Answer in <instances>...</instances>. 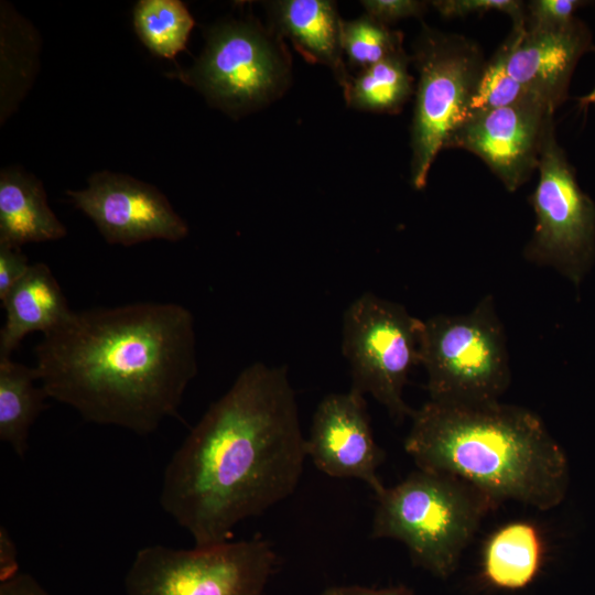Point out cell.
<instances>
[{"label":"cell","instance_id":"obj_1","mask_svg":"<svg viewBox=\"0 0 595 595\" xmlns=\"http://www.w3.org/2000/svg\"><path fill=\"white\" fill-rule=\"evenodd\" d=\"M306 457L288 368L257 361L240 371L174 452L160 505L195 547L225 543L239 522L295 490Z\"/></svg>","mask_w":595,"mask_h":595},{"label":"cell","instance_id":"obj_2","mask_svg":"<svg viewBox=\"0 0 595 595\" xmlns=\"http://www.w3.org/2000/svg\"><path fill=\"white\" fill-rule=\"evenodd\" d=\"M34 353L48 398L139 435L176 415L198 369L194 317L176 303L72 311Z\"/></svg>","mask_w":595,"mask_h":595},{"label":"cell","instance_id":"obj_3","mask_svg":"<svg viewBox=\"0 0 595 595\" xmlns=\"http://www.w3.org/2000/svg\"><path fill=\"white\" fill-rule=\"evenodd\" d=\"M411 419L404 451L418 468L457 476L498 504L549 510L563 501L567 458L534 412L499 400H429Z\"/></svg>","mask_w":595,"mask_h":595},{"label":"cell","instance_id":"obj_4","mask_svg":"<svg viewBox=\"0 0 595 595\" xmlns=\"http://www.w3.org/2000/svg\"><path fill=\"white\" fill-rule=\"evenodd\" d=\"M371 537L402 542L415 565L451 575L480 522L498 502L470 483L420 469L375 495Z\"/></svg>","mask_w":595,"mask_h":595},{"label":"cell","instance_id":"obj_5","mask_svg":"<svg viewBox=\"0 0 595 595\" xmlns=\"http://www.w3.org/2000/svg\"><path fill=\"white\" fill-rule=\"evenodd\" d=\"M420 365L430 400L447 403L498 401L511 380L506 334L493 296L469 313L423 321Z\"/></svg>","mask_w":595,"mask_h":595},{"label":"cell","instance_id":"obj_6","mask_svg":"<svg viewBox=\"0 0 595 595\" xmlns=\"http://www.w3.org/2000/svg\"><path fill=\"white\" fill-rule=\"evenodd\" d=\"M412 61L419 82L411 126V183L421 190L436 155L465 120L486 60L475 41L424 25Z\"/></svg>","mask_w":595,"mask_h":595},{"label":"cell","instance_id":"obj_7","mask_svg":"<svg viewBox=\"0 0 595 595\" xmlns=\"http://www.w3.org/2000/svg\"><path fill=\"white\" fill-rule=\"evenodd\" d=\"M279 555L261 537L190 550L140 549L125 578L127 595H264Z\"/></svg>","mask_w":595,"mask_h":595},{"label":"cell","instance_id":"obj_8","mask_svg":"<svg viewBox=\"0 0 595 595\" xmlns=\"http://www.w3.org/2000/svg\"><path fill=\"white\" fill-rule=\"evenodd\" d=\"M423 321L398 303L366 292L345 310L342 350L351 389L370 394L396 422L412 415L403 399L411 369L420 365Z\"/></svg>","mask_w":595,"mask_h":595},{"label":"cell","instance_id":"obj_9","mask_svg":"<svg viewBox=\"0 0 595 595\" xmlns=\"http://www.w3.org/2000/svg\"><path fill=\"white\" fill-rule=\"evenodd\" d=\"M538 171L539 182L529 197L536 224L523 255L578 286L595 260V203L578 185L554 126L545 137Z\"/></svg>","mask_w":595,"mask_h":595},{"label":"cell","instance_id":"obj_10","mask_svg":"<svg viewBox=\"0 0 595 595\" xmlns=\"http://www.w3.org/2000/svg\"><path fill=\"white\" fill-rule=\"evenodd\" d=\"M196 87L230 113L270 101L288 84L289 63L279 42L252 21H229L214 28L196 63L171 73Z\"/></svg>","mask_w":595,"mask_h":595},{"label":"cell","instance_id":"obj_11","mask_svg":"<svg viewBox=\"0 0 595 595\" xmlns=\"http://www.w3.org/2000/svg\"><path fill=\"white\" fill-rule=\"evenodd\" d=\"M75 207L95 224L110 245L132 246L163 239L178 241L188 226L155 186L130 175L94 173L87 187L66 191Z\"/></svg>","mask_w":595,"mask_h":595},{"label":"cell","instance_id":"obj_12","mask_svg":"<svg viewBox=\"0 0 595 595\" xmlns=\"http://www.w3.org/2000/svg\"><path fill=\"white\" fill-rule=\"evenodd\" d=\"M554 112L536 97L501 107L463 122L447 148L479 156L509 192L523 185L538 170Z\"/></svg>","mask_w":595,"mask_h":595},{"label":"cell","instance_id":"obj_13","mask_svg":"<svg viewBox=\"0 0 595 595\" xmlns=\"http://www.w3.org/2000/svg\"><path fill=\"white\" fill-rule=\"evenodd\" d=\"M307 457L324 474L364 482L380 494L385 486L378 468L385 459L377 444L363 393H329L318 403L306 439Z\"/></svg>","mask_w":595,"mask_h":595},{"label":"cell","instance_id":"obj_14","mask_svg":"<svg viewBox=\"0 0 595 595\" xmlns=\"http://www.w3.org/2000/svg\"><path fill=\"white\" fill-rule=\"evenodd\" d=\"M511 31L510 75L555 112L567 98L577 62L594 47L589 28L575 17L560 26L534 28L524 23L512 25Z\"/></svg>","mask_w":595,"mask_h":595},{"label":"cell","instance_id":"obj_15","mask_svg":"<svg viewBox=\"0 0 595 595\" xmlns=\"http://www.w3.org/2000/svg\"><path fill=\"white\" fill-rule=\"evenodd\" d=\"M1 302L6 317L0 331V359L11 358L28 334H44L72 313L58 281L43 262L32 263Z\"/></svg>","mask_w":595,"mask_h":595},{"label":"cell","instance_id":"obj_16","mask_svg":"<svg viewBox=\"0 0 595 595\" xmlns=\"http://www.w3.org/2000/svg\"><path fill=\"white\" fill-rule=\"evenodd\" d=\"M279 31L285 34L302 56L315 64L328 66L336 80L346 87L350 76L344 61L340 42L343 20L336 4L327 0H283L273 4Z\"/></svg>","mask_w":595,"mask_h":595},{"label":"cell","instance_id":"obj_17","mask_svg":"<svg viewBox=\"0 0 595 595\" xmlns=\"http://www.w3.org/2000/svg\"><path fill=\"white\" fill-rule=\"evenodd\" d=\"M67 235L35 176L15 167L0 173V244L22 247Z\"/></svg>","mask_w":595,"mask_h":595},{"label":"cell","instance_id":"obj_18","mask_svg":"<svg viewBox=\"0 0 595 595\" xmlns=\"http://www.w3.org/2000/svg\"><path fill=\"white\" fill-rule=\"evenodd\" d=\"M543 555L539 529L529 521H511L494 531L485 543L484 580L497 588H524L537 577Z\"/></svg>","mask_w":595,"mask_h":595},{"label":"cell","instance_id":"obj_19","mask_svg":"<svg viewBox=\"0 0 595 595\" xmlns=\"http://www.w3.org/2000/svg\"><path fill=\"white\" fill-rule=\"evenodd\" d=\"M34 367L0 359V440L23 458L31 426L48 398Z\"/></svg>","mask_w":595,"mask_h":595},{"label":"cell","instance_id":"obj_20","mask_svg":"<svg viewBox=\"0 0 595 595\" xmlns=\"http://www.w3.org/2000/svg\"><path fill=\"white\" fill-rule=\"evenodd\" d=\"M409 62L402 51L361 69L344 88L347 105L363 111L399 112L413 93Z\"/></svg>","mask_w":595,"mask_h":595},{"label":"cell","instance_id":"obj_21","mask_svg":"<svg viewBox=\"0 0 595 595\" xmlns=\"http://www.w3.org/2000/svg\"><path fill=\"white\" fill-rule=\"evenodd\" d=\"M194 23L178 0H140L133 10L136 33L153 55L162 58H173L185 48Z\"/></svg>","mask_w":595,"mask_h":595},{"label":"cell","instance_id":"obj_22","mask_svg":"<svg viewBox=\"0 0 595 595\" xmlns=\"http://www.w3.org/2000/svg\"><path fill=\"white\" fill-rule=\"evenodd\" d=\"M512 43L513 32L510 31L494 55L485 62L470 96L464 122L531 96L508 71Z\"/></svg>","mask_w":595,"mask_h":595},{"label":"cell","instance_id":"obj_23","mask_svg":"<svg viewBox=\"0 0 595 595\" xmlns=\"http://www.w3.org/2000/svg\"><path fill=\"white\" fill-rule=\"evenodd\" d=\"M340 42L349 63L360 71L404 51L403 34L367 13L356 20L343 21Z\"/></svg>","mask_w":595,"mask_h":595},{"label":"cell","instance_id":"obj_24","mask_svg":"<svg viewBox=\"0 0 595 595\" xmlns=\"http://www.w3.org/2000/svg\"><path fill=\"white\" fill-rule=\"evenodd\" d=\"M431 3L447 19L498 11L508 14L512 25L526 23V4L518 0H441Z\"/></svg>","mask_w":595,"mask_h":595},{"label":"cell","instance_id":"obj_25","mask_svg":"<svg viewBox=\"0 0 595 595\" xmlns=\"http://www.w3.org/2000/svg\"><path fill=\"white\" fill-rule=\"evenodd\" d=\"M587 3L588 1L583 0H532L526 4V25L534 28L564 25Z\"/></svg>","mask_w":595,"mask_h":595},{"label":"cell","instance_id":"obj_26","mask_svg":"<svg viewBox=\"0 0 595 595\" xmlns=\"http://www.w3.org/2000/svg\"><path fill=\"white\" fill-rule=\"evenodd\" d=\"M366 12L377 21L388 25L401 19L422 17L426 4L416 0H365Z\"/></svg>","mask_w":595,"mask_h":595},{"label":"cell","instance_id":"obj_27","mask_svg":"<svg viewBox=\"0 0 595 595\" xmlns=\"http://www.w3.org/2000/svg\"><path fill=\"white\" fill-rule=\"evenodd\" d=\"M32 263L22 252L21 247L0 244V300L2 301L10 290L28 272Z\"/></svg>","mask_w":595,"mask_h":595},{"label":"cell","instance_id":"obj_28","mask_svg":"<svg viewBox=\"0 0 595 595\" xmlns=\"http://www.w3.org/2000/svg\"><path fill=\"white\" fill-rule=\"evenodd\" d=\"M19 570L18 552L9 531L0 528V582L15 576Z\"/></svg>","mask_w":595,"mask_h":595},{"label":"cell","instance_id":"obj_29","mask_svg":"<svg viewBox=\"0 0 595 595\" xmlns=\"http://www.w3.org/2000/svg\"><path fill=\"white\" fill-rule=\"evenodd\" d=\"M0 595H52L32 575L20 572L0 582Z\"/></svg>","mask_w":595,"mask_h":595},{"label":"cell","instance_id":"obj_30","mask_svg":"<svg viewBox=\"0 0 595 595\" xmlns=\"http://www.w3.org/2000/svg\"><path fill=\"white\" fill-rule=\"evenodd\" d=\"M321 595H415L404 585L371 588L360 585H338L325 588Z\"/></svg>","mask_w":595,"mask_h":595},{"label":"cell","instance_id":"obj_31","mask_svg":"<svg viewBox=\"0 0 595 595\" xmlns=\"http://www.w3.org/2000/svg\"><path fill=\"white\" fill-rule=\"evenodd\" d=\"M595 51V47H593ZM578 105L581 108H586L588 106H595V87L586 95L578 98Z\"/></svg>","mask_w":595,"mask_h":595}]
</instances>
